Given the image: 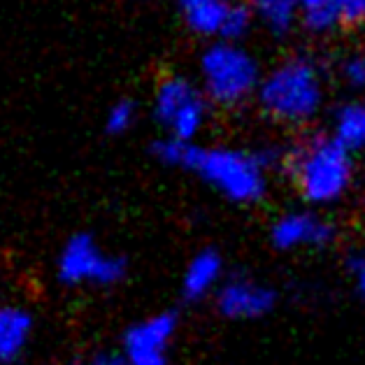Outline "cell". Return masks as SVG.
I'll return each instance as SVG.
<instances>
[{
    "instance_id": "6da1fadb",
    "label": "cell",
    "mask_w": 365,
    "mask_h": 365,
    "mask_svg": "<svg viewBox=\"0 0 365 365\" xmlns=\"http://www.w3.org/2000/svg\"><path fill=\"white\" fill-rule=\"evenodd\" d=\"M284 151L279 147L242 149L228 145H200L175 138H158L151 156L168 168H180L210 186L233 205L252 207L268 198L272 173L282 170Z\"/></svg>"
},
{
    "instance_id": "7a4b0ae2",
    "label": "cell",
    "mask_w": 365,
    "mask_h": 365,
    "mask_svg": "<svg viewBox=\"0 0 365 365\" xmlns=\"http://www.w3.org/2000/svg\"><path fill=\"white\" fill-rule=\"evenodd\" d=\"M282 170L305 207L328 212L342 205L359 182V163L331 133H307L284 151Z\"/></svg>"
},
{
    "instance_id": "3957f363",
    "label": "cell",
    "mask_w": 365,
    "mask_h": 365,
    "mask_svg": "<svg viewBox=\"0 0 365 365\" xmlns=\"http://www.w3.org/2000/svg\"><path fill=\"white\" fill-rule=\"evenodd\" d=\"M263 117L287 128H307L326 105V75L312 56L296 54L263 75L256 93Z\"/></svg>"
},
{
    "instance_id": "277c9868",
    "label": "cell",
    "mask_w": 365,
    "mask_h": 365,
    "mask_svg": "<svg viewBox=\"0 0 365 365\" xmlns=\"http://www.w3.org/2000/svg\"><path fill=\"white\" fill-rule=\"evenodd\" d=\"M200 88L210 105L224 110L242 108L258 93L261 86V66L247 47L237 42L217 40L200 54Z\"/></svg>"
},
{
    "instance_id": "5b68a950",
    "label": "cell",
    "mask_w": 365,
    "mask_h": 365,
    "mask_svg": "<svg viewBox=\"0 0 365 365\" xmlns=\"http://www.w3.org/2000/svg\"><path fill=\"white\" fill-rule=\"evenodd\" d=\"M151 114L168 138L198 142L210 119V101L200 84L186 75L173 73L158 79L151 98Z\"/></svg>"
},
{
    "instance_id": "8992f818",
    "label": "cell",
    "mask_w": 365,
    "mask_h": 365,
    "mask_svg": "<svg viewBox=\"0 0 365 365\" xmlns=\"http://www.w3.org/2000/svg\"><path fill=\"white\" fill-rule=\"evenodd\" d=\"M337 237H340V228L335 219L328 212L312 210L305 205L279 212L268 226L270 245L282 254L326 252L337 242Z\"/></svg>"
},
{
    "instance_id": "52a82bcc",
    "label": "cell",
    "mask_w": 365,
    "mask_h": 365,
    "mask_svg": "<svg viewBox=\"0 0 365 365\" xmlns=\"http://www.w3.org/2000/svg\"><path fill=\"white\" fill-rule=\"evenodd\" d=\"M126 268L121 256L105 254L91 235H75L58 258V279L68 287L84 282L114 287L126 277Z\"/></svg>"
},
{
    "instance_id": "ba28073f",
    "label": "cell",
    "mask_w": 365,
    "mask_h": 365,
    "mask_svg": "<svg viewBox=\"0 0 365 365\" xmlns=\"http://www.w3.org/2000/svg\"><path fill=\"white\" fill-rule=\"evenodd\" d=\"M279 305V291L252 274H228L215 296L217 312L228 322H258Z\"/></svg>"
},
{
    "instance_id": "9c48e42d",
    "label": "cell",
    "mask_w": 365,
    "mask_h": 365,
    "mask_svg": "<svg viewBox=\"0 0 365 365\" xmlns=\"http://www.w3.org/2000/svg\"><path fill=\"white\" fill-rule=\"evenodd\" d=\"M175 312H156L133 324L123 335V359L126 365H170V349L177 335Z\"/></svg>"
},
{
    "instance_id": "30bf717a",
    "label": "cell",
    "mask_w": 365,
    "mask_h": 365,
    "mask_svg": "<svg viewBox=\"0 0 365 365\" xmlns=\"http://www.w3.org/2000/svg\"><path fill=\"white\" fill-rule=\"evenodd\" d=\"M226 279L228 274L224 256L215 247H205L189 258L182 272V298L186 302H202L207 298L215 300Z\"/></svg>"
},
{
    "instance_id": "8fae6325",
    "label": "cell",
    "mask_w": 365,
    "mask_h": 365,
    "mask_svg": "<svg viewBox=\"0 0 365 365\" xmlns=\"http://www.w3.org/2000/svg\"><path fill=\"white\" fill-rule=\"evenodd\" d=\"M235 0H177L182 21L200 38H221Z\"/></svg>"
},
{
    "instance_id": "7c38bea8",
    "label": "cell",
    "mask_w": 365,
    "mask_h": 365,
    "mask_svg": "<svg viewBox=\"0 0 365 365\" xmlns=\"http://www.w3.org/2000/svg\"><path fill=\"white\" fill-rule=\"evenodd\" d=\"M331 135L351 154H365V98L346 101L340 108H335Z\"/></svg>"
},
{
    "instance_id": "4fadbf2b",
    "label": "cell",
    "mask_w": 365,
    "mask_h": 365,
    "mask_svg": "<svg viewBox=\"0 0 365 365\" xmlns=\"http://www.w3.org/2000/svg\"><path fill=\"white\" fill-rule=\"evenodd\" d=\"M33 322L19 307H0V365L12 363L31 337Z\"/></svg>"
},
{
    "instance_id": "5bb4252c",
    "label": "cell",
    "mask_w": 365,
    "mask_h": 365,
    "mask_svg": "<svg viewBox=\"0 0 365 365\" xmlns=\"http://www.w3.org/2000/svg\"><path fill=\"white\" fill-rule=\"evenodd\" d=\"M261 24L272 35H289L300 24V10L296 0H247Z\"/></svg>"
},
{
    "instance_id": "9a60e30c",
    "label": "cell",
    "mask_w": 365,
    "mask_h": 365,
    "mask_svg": "<svg viewBox=\"0 0 365 365\" xmlns=\"http://www.w3.org/2000/svg\"><path fill=\"white\" fill-rule=\"evenodd\" d=\"M300 10L302 29L314 35H328L340 26V14H337L335 0H296Z\"/></svg>"
},
{
    "instance_id": "2e32d148",
    "label": "cell",
    "mask_w": 365,
    "mask_h": 365,
    "mask_svg": "<svg viewBox=\"0 0 365 365\" xmlns=\"http://www.w3.org/2000/svg\"><path fill=\"white\" fill-rule=\"evenodd\" d=\"M135 123H138V105L130 98H119L105 112V133L108 135L114 138L126 135Z\"/></svg>"
},
{
    "instance_id": "e0dca14e",
    "label": "cell",
    "mask_w": 365,
    "mask_h": 365,
    "mask_svg": "<svg viewBox=\"0 0 365 365\" xmlns=\"http://www.w3.org/2000/svg\"><path fill=\"white\" fill-rule=\"evenodd\" d=\"M254 24H256V16H254L247 0H235L233 7H230V12H228V19H226V26H224V31H221L219 40L240 44L247 38V33L252 31Z\"/></svg>"
},
{
    "instance_id": "ac0fdd59",
    "label": "cell",
    "mask_w": 365,
    "mask_h": 365,
    "mask_svg": "<svg viewBox=\"0 0 365 365\" xmlns=\"http://www.w3.org/2000/svg\"><path fill=\"white\" fill-rule=\"evenodd\" d=\"M337 75L349 91L365 98V51H351V54L342 56Z\"/></svg>"
},
{
    "instance_id": "d6986e66",
    "label": "cell",
    "mask_w": 365,
    "mask_h": 365,
    "mask_svg": "<svg viewBox=\"0 0 365 365\" xmlns=\"http://www.w3.org/2000/svg\"><path fill=\"white\" fill-rule=\"evenodd\" d=\"M342 29H363L365 26V0H335Z\"/></svg>"
},
{
    "instance_id": "ffe728a7",
    "label": "cell",
    "mask_w": 365,
    "mask_h": 365,
    "mask_svg": "<svg viewBox=\"0 0 365 365\" xmlns=\"http://www.w3.org/2000/svg\"><path fill=\"white\" fill-rule=\"evenodd\" d=\"M349 274H351V284L356 293H359V298L365 302V249L359 254H354L349 258Z\"/></svg>"
},
{
    "instance_id": "44dd1931",
    "label": "cell",
    "mask_w": 365,
    "mask_h": 365,
    "mask_svg": "<svg viewBox=\"0 0 365 365\" xmlns=\"http://www.w3.org/2000/svg\"><path fill=\"white\" fill-rule=\"evenodd\" d=\"M86 365H126V359H123V354L101 351V354H96Z\"/></svg>"
},
{
    "instance_id": "7402d4cb",
    "label": "cell",
    "mask_w": 365,
    "mask_h": 365,
    "mask_svg": "<svg viewBox=\"0 0 365 365\" xmlns=\"http://www.w3.org/2000/svg\"><path fill=\"white\" fill-rule=\"evenodd\" d=\"M363 217H365V193H363Z\"/></svg>"
}]
</instances>
